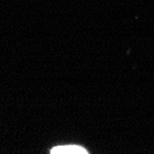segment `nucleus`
Instances as JSON below:
<instances>
[{"mask_svg": "<svg viewBox=\"0 0 154 154\" xmlns=\"http://www.w3.org/2000/svg\"><path fill=\"white\" fill-rule=\"evenodd\" d=\"M52 154H87L89 153L87 149L77 145H66L54 147L51 149Z\"/></svg>", "mask_w": 154, "mask_h": 154, "instance_id": "nucleus-1", "label": "nucleus"}]
</instances>
